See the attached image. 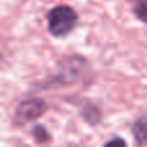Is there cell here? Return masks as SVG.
<instances>
[{
	"label": "cell",
	"instance_id": "obj_3",
	"mask_svg": "<svg viewBox=\"0 0 147 147\" xmlns=\"http://www.w3.org/2000/svg\"><path fill=\"white\" fill-rule=\"evenodd\" d=\"M47 110H48V105L44 99L39 97L27 98L20 102L18 106L16 107L13 123L16 125H25L27 123L35 121L45 114Z\"/></svg>",
	"mask_w": 147,
	"mask_h": 147
},
{
	"label": "cell",
	"instance_id": "obj_5",
	"mask_svg": "<svg viewBox=\"0 0 147 147\" xmlns=\"http://www.w3.org/2000/svg\"><path fill=\"white\" fill-rule=\"evenodd\" d=\"M132 133L137 146L147 145V116L138 117L132 125Z\"/></svg>",
	"mask_w": 147,
	"mask_h": 147
},
{
	"label": "cell",
	"instance_id": "obj_4",
	"mask_svg": "<svg viewBox=\"0 0 147 147\" xmlns=\"http://www.w3.org/2000/svg\"><path fill=\"white\" fill-rule=\"evenodd\" d=\"M80 107V115L83 120L90 127H96L102 120V111L96 103L88 99H83L78 105Z\"/></svg>",
	"mask_w": 147,
	"mask_h": 147
},
{
	"label": "cell",
	"instance_id": "obj_1",
	"mask_svg": "<svg viewBox=\"0 0 147 147\" xmlns=\"http://www.w3.org/2000/svg\"><path fill=\"white\" fill-rule=\"evenodd\" d=\"M86 67V59L80 54H72L63 58L58 63L57 71L54 75L47 78L41 84L38 85V89H54L69 86L78 81L81 78Z\"/></svg>",
	"mask_w": 147,
	"mask_h": 147
},
{
	"label": "cell",
	"instance_id": "obj_9",
	"mask_svg": "<svg viewBox=\"0 0 147 147\" xmlns=\"http://www.w3.org/2000/svg\"><path fill=\"white\" fill-rule=\"evenodd\" d=\"M128 1H130L133 5L134 4H140V3H143V1H147V0H128Z\"/></svg>",
	"mask_w": 147,
	"mask_h": 147
},
{
	"label": "cell",
	"instance_id": "obj_6",
	"mask_svg": "<svg viewBox=\"0 0 147 147\" xmlns=\"http://www.w3.org/2000/svg\"><path fill=\"white\" fill-rule=\"evenodd\" d=\"M31 134L32 138L39 143V145H45L52 141V136L49 130L44 127L43 124H35L31 128Z\"/></svg>",
	"mask_w": 147,
	"mask_h": 147
},
{
	"label": "cell",
	"instance_id": "obj_2",
	"mask_svg": "<svg viewBox=\"0 0 147 147\" xmlns=\"http://www.w3.org/2000/svg\"><path fill=\"white\" fill-rule=\"evenodd\" d=\"M79 14L71 5L58 4L47 13L48 31L54 38H65L76 27Z\"/></svg>",
	"mask_w": 147,
	"mask_h": 147
},
{
	"label": "cell",
	"instance_id": "obj_7",
	"mask_svg": "<svg viewBox=\"0 0 147 147\" xmlns=\"http://www.w3.org/2000/svg\"><path fill=\"white\" fill-rule=\"evenodd\" d=\"M133 14L138 21L147 25V1L133 5Z\"/></svg>",
	"mask_w": 147,
	"mask_h": 147
},
{
	"label": "cell",
	"instance_id": "obj_8",
	"mask_svg": "<svg viewBox=\"0 0 147 147\" xmlns=\"http://www.w3.org/2000/svg\"><path fill=\"white\" fill-rule=\"evenodd\" d=\"M103 147H127V141L121 137H112L110 141H107Z\"/></svg>",
	"mask_w": 147,
	"mask_h": 147
}]
</instances>
